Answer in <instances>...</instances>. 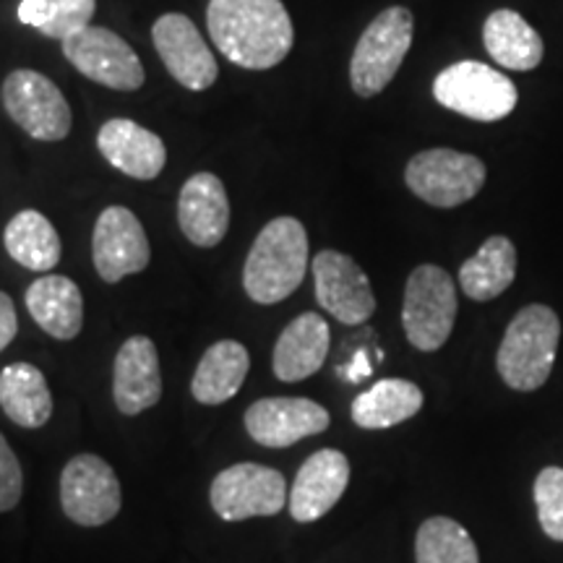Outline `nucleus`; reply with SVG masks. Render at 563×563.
<instances>
[{
	"label": "nucleus",
	"instance_id": "obj_12",
	"mask_svg": "<svg viewBox=\"0 0 563 563\" xmlns=\"http://www.w3.org/2000/svg\"><path fill=\"white\" fill-rule=\"evenodd\" d=\"M152 249L144 224L125 207H108L91 232V262L108 285L139 274L150 266Z\"/></svg>",
	"mask_w": 563,
	"mask_h": 563
},
{
	"label": "nucleus",
	"instance_id": "obj_16",
	"mask_svg": "<svg viewBox=\"0 0 563 563\" xmlns=\"http://www.w3.org/2000/svg\"><path fill=\"white\" fill-rule=\"evenodd\" d=\"M350 485V462L336 449H321L300 464L290 488V514L295 522L311 525L340 504Z\"/></svg>",
	"mask_w": 563,
	"mask_h": 563
},
{
	"label": "nucleus",
	"instance_id": "obj_33",
	"mask_svg": "<svg viewBox=\"0 0 563 563\" xmlns=\"http://www.w3.org/2000/svg\"><path fill=\"white\" fill-rule=\"evenodd\" d=\"M47 9H51V0H21L19 21L21 24L40 30V26L47 21Z\"/></svg>",
	"mask_w": 563,
	"mask_h": 563
},
{
	"label": "nucleus",
	"instance_id": "obj_6",
	"mask_svg": "<svg viewBox=\"0 0 563 563\" xmlns=\"http://www.w3.org/2000/svg\"><path fill=\"white\" fill-rule=\"evenodd\" d=\"M460 300L452 274L435 264L412 269L405 285L402 327L407 342L420 352H435L452 336Z\"/></svg>",
	"mask_w": 563,
	"mask_h": 563
},
{
	"label": "nucleus",
	"instance_id": "obj_5",
	"mask_svg": "<svg viewBox=\"0 0 563 563\" xmlns=\"http://www.w3.org/2000/svg\"><path fill=\"white\" fill-rule=\"evenodd\" d=\"M412 13L391 5L365 26L350 60V84L357 97H376L389 87L412 47Z\"/></svg>",
	"mask_w": 563,
	"mask_h": 563
},
{
	"label": "nucleus",
	"instance_id": "obj_1",
	"mask_svg": "<svg viewBox=\"0 0 563 563\" xmlns=\"http://www.w3.org/2000/svg\"><path fill=\"white\" fill-rule=\"evenodd\" d=\"M209 37L224 58L249 70L279 66L292 51V19L282 0H211Z\"/></svg>",
	"mask_w": 563,
	"mask_h": 563
},
{
	"label": "nucleus",
	"instance_id": "obj_9",
	"mask_svg": "<svg viewBox=\"0 0 563 563\" xmlns=\"http://www.w3.org/2000/svg\"><path fill=\"white\" fill-rule=\"evenodd\" d=\"M121 483L102 456L79 454L60 473L63 514L79 527H102L121 511Z\"/></svg>",
	"mask_w": 563,
	"mask_h": 563
},
{
	"label": "nucleus",
	"instance_id": "obj_22",
	"mask_svg": "<svg viewBox=\"0 0 563 563\" xmlns=\"http://www.w3.org/2000/svg\"><path fill=\"white\" fill-rule=\"evenodd\" d=\"M251 371V355L241 342L222 340L203 352L196 365L191 394L201 405L230 402L243 389L245 376Z\"/></svg>",
	"mask_w": 563,
	"mask_h": 563
},
{
	"label": "nucleus",
	"instance_id": "obj_26",
	"mask_svg": "<svg viewBox=\"0 0 563 563\" xmlns=\"http://www.w3.org/2000/svg\"><path fill=\"white\" fill-rule=\"evenodd\" d=\"M517 277V249L509 238L493 235L470 256L460 269V285L470 300L485 302L498 298Z\"/></svg>",
	"mask_w": 563,
	"mask_h": 563
},
{
	"label": "nucleus",
	"instance_id": "obj_28",
	"mask_svg": "<svg viewBox=\"0 0 563 563\" xmlns=\"http://www.w3.org/2000/svg\"><path fill=\"white\" fill-rule=\"evenodd\" d=\"M418 563H481L477 545L456 519L431 517L420 525L415 538Z\"/></svg>",
	"mask_w": 563,
	"mask_h": 563
},
{
	"label": "nucleus",
	"instance_id": "obj_31",
	"mask_svg": "<svg viewBox=\"0 0 563 563\" xmlns=\"http://www.w3.org/2000/svg\"><path fill=\"white\" fill-rule=\"evenodd\" d=\"M24 493V475H21V464L16 454L11 452L9 441L0 433V514L11 511L21 501Z\"/></svg>",
	"mask_w": 563,
	"mask_h": 563
},
{
	"label": "nucleus",
	"instance_id": "obj_18",
	"mask_svg": "<svg viewBox=\"0 0 563 563\" xmlns=\"http://www.w3.org/2000/svg\"><path fill=\"white\" fill-rule=\"evenodd\" d=\"M178 222L183 235L199 249H214L230 228V199L222 180L211 173H196L180 188Z\"/></svg>",
	"mask_w": 563,
	"mask_h": 563
},
{
	"label": "nucleus",
	"instance_id": "obj_32",
	"mask_svg": "<svg viewBox=\"0 0 563 563\" xmlns=\"http://www.w3.org/2000/svg\"><path fill=\"white\" fill-rule=\"evenodd\" d=\"M19 332V319L13 300L5 292H0V352H3L13 342Z\"/></svg>",
	"mask_w": 563,
	"mask_h": 563
},
{
	"label": "nucleus",
	"instance_id": "obj_29",
	"mask_svg": "<svg viewBox=\"0 0 563 563\" xmlns=\"http://www.w3.org/2000/svg\"><path fill=\"white\" fill-rule=\"evenodd\" d=\"M534 506L540 527L555 543H563V467H545L534 477Z\"/></svg>",
	"mask_w": 563,
	"mask_h": 563
},
{
	"label": "nucleus",
	"instance_id": "obj_8",
	"mask_svg": "<svg viewBox=\"0 0 563 563\" xmlns=\"http://www.w3.org/2000/svg\"><path fill=\"white\" fill-rule=\"evenodd\" d=\"M285 475L256 462H241L222 470L209 490L211 509L224 522L251 517H274L287 504Z\"/></svg>",
	"mask_w": 563,
	"mask_h": 563
},
{
	"label": "nucleus",
	"instance_id": "obj_13",
	"mask_svg": "<svg viewBox=\"0 0 563 563\" xmlns=\"http://www.w3.org/2000/svg\"><path fill=\"white\" fill-rule=\"evenodd\" d=\"M316 300L344 327H361L376 311V295L361 264L340 251H321L313 258Z\"/></svg>",
	"mask_w": 563,
	"mask_h": 563
},
{
	"label": "nucleus",
	"instance_id": "obj_23",
	"mask_svg": "<svg viewBox=\"0 0 563 563\" xmlns=\"http://www.w3.org/2000/svg\"><path fill=\"white\" fill-rule=\"evenodd\" d=\"M483 45L498 66L509 70H532L543 60V37L527 24L522 13L498 9L485 19Z\"/></svg>",
	"mask_w": 563,
	"mask_h": 563
},
{
	"label": "nucleus",
	"instance_id": "obj_19",
	"mask_svg": "<svg viewBox=\"0 0 563 563\" xmlns=\"http://www.w3.org/2000/svg\"><path fill=\"white\" fill-rule=\"evenodd\" d=\"M97 146L115 170L133 180H154L165 170V141L129 118H112L104 123L97 133Z\"/></svg>",
	"mask_w": 563,
	"mask_h": 563
},
{
	"label": "nucleus",
	"instance_id": "obj_11",
	"mask_svg": "<svg viewBox=\"0 0 563 563\" xmlns=\"http://www.w3.org/2000/svg\"><path fill=\"white\" fill-rule=\"evenodd\" d=\"M63 55L79 74L118 91L144 87V66L123 37L104 26H87L74 37L63 40Z\"/></svg>",
	"mask_w": 563,
	"mask_h": 563
},
{
	"label": "nucleus",
	"instance_id": "obj_3",
	"mask_svg": "<svg viewBox=\"0 0 563 563\" xmlns=\"http://www.w3.org/2000/svg\"><path fill=\"white\" fill-rule=\"evenodd\" d=\"M561 342V321L553 308L525 306L506 329L496 352V368L514 391H534L551 378Z\"/></svg>",
	"mask_w": 563,
	"mask_h": 563
},
{
	"label": "nucleus",
	"instance_id": "obj_4",
	"mask_svg": "<svg viewBox=\"0 0 563 563\" xmlns=\"http://www.w3.org/2000/svg\"><path fill=\"white\" fill-rule=\"evenodd\" d=\"M433 97L441 108L477 123L504 121L519 102L509 76L481 60H460L443 68L433 81Z\"/></svg>",
	"mask_w": 563,
	"mask_h": 563
},
{
	"label": "nucleus",
	"instance_id": "obj_25",
	"mask_svg": "<svg viewBox=\"0 0 563 563\" xmlns=\"http://www.w3.org/2000/svg\"><path fill=\"white\" fill-rule=\"evenodd\" d=\"M422 407V391L407 378H384L355 397L350 407L352 422L365 431H384L415 418Z\"/></svg>",
	"mask_w": 563,
	"mask_h": 563
},
{
	"label": "nucleus",
	"instance_id": "obj_24",
	"mask_svg": "<svg viewBox=\"0 0 563 563\" xmlns=\"http://www.w3.org/2000/svg\"><path fill=\"white\" fill-rule=\"evenodd\" d=\"M0 407L21 428H42L53 415V394L45 373L32 363H11L0 371Z\"/></svg>",
	"mask_w": 563,
	"mask_h": 563
},
{
	"label": "nucleus",
	"instance_id": "obj_21",
	"mask_svg": "<svg viewBox=\"0 0 563 563\" xmlns=\"http://www.w3.org/2000/svg\"><path fill=\"white\" fill-rule=\"evenodd\" d=\"M26 311L45 334L55 340H74L84 327V298L79 285L63 274L34 279L24 295Z\"/></svg>",
	"mask_w": 563,
	"mask_h": 563
},
{
	"label": "nucleus",
	"instance_id": "obj_15",
	"mask_svg": "<svg viewBox=\"0 0 563 563\" xmlns=\"http://www.w3.org/2000/svg\"><path fill=\"white\" fill-rule=\"evenodd\" d=\"M152 40L162 63L180 87L191 91H203L220 76L214 55L201 40V32L183 13H165L154 21Z\"/></svg>",
	"mask_w": 563,
	"mask_h": 563
},
{
	"label": "nucleus",
	"instance_id": "obj_2",
	"mask_svg": "<svg viewBox=\"0 0 563 563\" xmlns=\"http://www.w3.org/2000/svg\"><path fill=\"white\" fill-rule=\"evenodd\" d=\"M308 269V232L295 217H277L258 232L243 266V287L258 306L298 290Z\"/></svg>",
	"mask_w": 563,
	"mask_h": 563
},
{
	"label": "nucleus",
	"instance_id": "obj_30",
	"mask_svg": "<svg viewBox=\"0 0 563 563\" xmlns=\"http://www.w3.org/2000/svg\"><path fill=\"white\" fill-rule=\"evenodd\" d=\"M97 3L95 0H51L47 21L40 26V34L51 40H68L91 26Z\"/></svg>",
	"mask_w": 563,
	"mask_h": 563
},
{
	"label": "nucleus",
	"instance_id": "obj_20",
	"mask_svg": "<svg viewBox=\"0 0 563 563\" xmlns=\"http://www.w3.org/2000/svg\"><path fill=\"white\" fill-rule=\"evenodd\" d=\"M332 332L321 313H300L282 329L277 344H274L272 368L279 382L298 384L311 378L327 363Z\"/></svg>",
	"mask_w": 563,
	"mask_h": 563
},
{
	"label": "nucleus",
	"instance_id": "obj_7",
	"mask_svg": "<svg viewBox=\"0 0 563 563\" xmlns=\"http://www.w3.org/2000/svg\"><path fill=\"white\" fill-rule=\"evenodd\" d=\"M483 159L456 150H426L407 162V188L420 201L454 209L475 199L485 186Z\"/></svg>",
	"mask_w": 563,
	"mask_h": 563
},
{
	"label": "nucleus",
	"instance_id": "obj_17",
	"mask_svg": "<svg viewBox=\"0 0 563 563\" xmlns=\"http://www.w3.org/2000/svg\"><path fill=\"white\" fill-rule=\"evenodd\" d=\"M162 397L159 355L150 336H131L121 344L112 365V399L118 412L139 415Z\"/></svg>",
	"mask_w": 563,
	"mask_h": 563
},
{
	"label": "nucleus",
	"instance_id": "obj_27",
	"mask_svg": "<svg viewBox=\"0 0 563 563\" xmlns=\"http://www.w3.org/2000/svg\"><path fill=\"white\" fill-rule=\"evenodd\" d=\"M3 243L19 266L32 272H51L60 262V238L53 222L37 209L19 211L5 224Z\"/></svg>",
	"mask_w": 563,
	"mask_h": 563
},
{
	"label": "nucleus",
	"instance_id": "obj_10",
	"mask_svg": "<svg viewBox=\"0 0 563 563\" xmlns=\"http://www.w3.org/2000/svg\"><path fill=\"white\" fill-rule=\"evenodd\" d=\"M3 104L11 121L37 141H60L70 131V108L63 91L37 70L19 68L3 81Z\"/></svg>",
	"mask_w": 563,
	"mask_h": 563
},
{
	"label": "nucleus",
	"instance_id": "obj_14",
	"mask_svg": "<svg viewBox=\"0 0 563 563\" xmlns=\"http://www.w3.org/2000/svg\"><path fill=\"white\" fill-rule=\"evenodd\" d=\"M245 431L256 443L269 449L292 446L308 435L323 433L332 426L327 407L306 397H266L245 410Z\"/></svg>",
	"mask_w": 563,
	"mask_h": 563
}]
</instances>
